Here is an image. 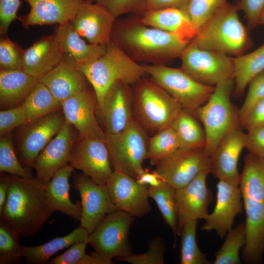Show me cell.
<instances>
[{"label": "cell", "mask_w": 264, "mask_h": 264, "mask_svg": "<svg viewBox=\"0 0 264 264\" xmlns=\"http://www.w3.org/2000/svg\"><path fill=\"white\" fill-rule=\"evenodd\" d=\"M111 41L136 62L147 65L165 64L180 58L190 42L176 35L147 25L139 17L116 19Z\"/></svg>", "instance_id": "obj_1"}, {"label": "cell", "mask_w": 264, "mask_h": 264, "mask_svg": "<svg viewBox=\"0 0 264 264\" xmlns=\"http://www.w3.org/2000/svg\"><path fill=\"white\" fill-rule=\"evenodd\" d=\"M45 185L35 177L10 176L9 187L0 219L20 236L35 235L54 212Z\"/></svg>", "instance_id": "obj_2"}, {"label": "cell", "mask_w": 264, "mask_h": 264, "mask_svg": "<svg viewBox=\"0 0 264 264\" xmlns=\"http://www.w3.org/2000/svg\"><path fill=\"white\" fill-rule=\"evenodd\" d=\"M77 66L92 86L97 106L115 83L120 82L132 87L147 76L144 65L133 60L112 41L106 45L102 55Z\"/></svg>", "instance_id": "obj_3"}, {"label": "cell", "mask_w": 264, "mask_h": 264, "mask_svg": "<svg viewBox=\"0 0 264 264\" xmlns=\"http://www.w3.org/2000/svg\"><path fill=\"white\" fill-rule=\"evenodd\" d=\"M239 10L237 5L228 3L198 30L191 41L203 49L236 57L242 55L250 41Z\"/></svg>", "instance_id": "obj_4"}, {"label": "cell", "mask_w": 264, "mask_h": 264, "mask_svg": "<svg viewBox=\"0 0 264 264\" xmlns=\"http://www.w3.org/2000/svg\"><path fill=\"white\" fill-rule=\"evenodd\" d=\"M234 88V80L219 84L206 102L194 112L205 131L204 152L208 157L225 135L242 127L239 110L231 101Z\"/></svg>", "instance_id": "obj_5"}, {"label": "cell", "mask_w": 264, "mask_h": 264, "mask_svg": "<svg viewBox=\"0 0 264 264\" xmlns=\"http://www.w3.org/2000/svg\"><path fill=\"white\" fill-rule=\"evenodd\" d=\"M147 76L133 86L134 119L154 134L171 126L182 109L180 104Z\"/></svg>", "instance_id": "obj_6"}, {"label": "cell", "mask_w": 264, "mask_h": 264, "mask_svg": "<svg viewBox=\"0 0 264 264\" xmlns=\"http://www.w3.org/2000/svg\"><path fill=\"white\" fill-rule=\"evenodd\" d=\"M148 139L147 132L135 119L118 133H106L105 140L113 171L136 178L144 170Z\"/></svg>", "instance_id": "obj_7"}, {"label": "cell", "mask_w": 264, "mask_h": 264, "mask_svg": "<svg viewBox=\"0 0 264 264\" xmlns=\"http://www.w3.org/2000/svg\"><path fill=\"white\" fill-rule=\"evenodd\" d=\"M143 65L147 76L173 97L183 109L193 113L206 102L215 88L197 82L181 68L165 64Z\"/></svg>", "instance_id": "obj_8"}, {"label": "cell", "mask_w": 264, "mask_h": 264, "mask_svg": "<svg viewBox=\"0 0 264 264\" xmlns=\"http://www.w3.org/2000/svg\"><path fill=\"white\" fill-rule=\"evenodd\" d=\"M180 68L197 82L215 87L235 78L234 58L200 48L191 41L180 57Z\"/></svg>", "instance_id": "obj_9"}, {"label": "cell", "mask_w": 264, "mask_h": 264, "mask_svg": "<svg viewBox=\"0 0 264 264\" xmlns=\"http://www.w3.org/2000/svg\"><path fill=\"white\" fill-rule=\"evenodd\" d=\"M134 217L120 210L107 215L88 238L89 244L98 255L112 260L131 254L128 236Z\"/></svg>", "instance_id": "obj_10"}, {"label": "cell", "mask_w": 264, "mask_h": 264, "mask_svg": "<svg viewBox=\"0 0 264 264\" xmlns=\"http://www.w3.org/2000/svg\"><path fill=\"white\" fill-rule=\"evenodd\" d=\"M68 164L102 186L113 172L105 140L96 137L78 138Z\"/></svg>", "instance_id": "obj_11"}, {"label": "cell", "mask_w": 264, "mask_h": 264, "mask_svg": "<svg viewBox=\"0 0 264 264\" xmlns=\"http://www.w3.org/2000/svg\"><path fill=\"white\" fill-rule=\"evenodd\" d=\"M72 178L73 188L78 191L81 198L80 226L90 234L107 215L118 209L106 186L97 184L83 173L74 174Z\"/></svg>", "instance_id": "obj_12"}, {"label": "cell", "mask_w": 264, "mask_h": 264, "mask_svg": "<svg viewBox=\"0 0 264 264\" xmlns=\"http://www.w3.org/2000/svg\"><path fill=\"white\" fill-rule=\"evenodd\" d=\"M155 166L154 171L166 183L176 190L187 185L201 172H209V157L202 150L180 148Z\"/></svg>", "instance_id": "obj_13"}, {"label": "cell", "mask_w": 264, "mask_h": 264, "mask_svg": "<svg viewBox=\"0 0 264 264\" xmlns=\"http://www.w3.org/2000/svg\"><path fill=\"white\" fill-rule=\"evenodd\" d=\"M243 204L239 185L219 180L217 184L216 203L201 227L202 231H215L220 238L233 227L236 217L242 213Z\"/></svg>", "instance_id": "obj_14"}, {"label": "cell", "mask_w": 264, "mask_h": 264, "mask_svg": "<svg viewBox=\"0 0 264 264\" xmlns=\"http://www.w3.org/2000/svg\"><path fill=\"white\" fill-rule=\"evenodd\" d=\"M132 87L120 82L115 83L97 106L106 133H118L134 119L133 93Z\"/></svg>", "instance_id": "obj_15"}, {"label": "cell", "mask_w": 264, "mask_h": 264, "mask_svg": "<svg viewBox=\"0 0 264 264\" xmlns=\"http://www.w3.org/2000/svg\"><path fill=\"white\" fill-rule=\"evenodd\" d=\"M106 186L118 210L134 217L144 216L151 211L149 187L139 183L135 178L113 171Z\"/></svg>", "instance_id": "obj_16"}, {"label": "cell", "mask_w": 264, "mask_h": 264, "mask_svg": "<svg viewBox=\"0 0 264 264\" xmlns=\"http://www.w3.org/2000/svg\"><path fill=\"white\" fill-rule=\"evenodd\" d=\"M65 121L78 132V138L93 137L105 140V132L96 118L97 103L94 92L88 88L61 103Z\"/></svg>", "instance_id": "obj_17"}, {"label": "cell", "mask_w": 264, "mask_h": 264, "mask_svg": "<svg viewBox=\"0 0 264 264\" xmlns=\"http://www.w3.org/2000/svg\"><path fill=\"white\" fill-rule=\"evenodd\" d=\"M116 19L103 7L85 1L69 22L72 28L88 43L107 45L111 41Z\"/></svg>", "instance_id": "obj_18"}, {"label": "cell", "mask_w": 264, "mask_h": 264, "mask_svg": "<svg viewBox=\"0 0 264 264\" xmlns=\"http://www.w3.org/2000/svg\"><path fill=\"white\" fill-rule=\"evenodd\" d=\"M73 128L65 121L60 132L36 158L33 165L35 177L43 184L46 185L58 170L68 164L76 140Z\"/></svg>", "instance_id": "obj_19"}, {"label": "cell", "mask_w": 264, "mask_h": 264, "mask_svg": "<svg viewBox=\"0 0 264 264\" xmlns=\"http://www.w3.org/2000/svg\"><path fill=\"white\" fill-rule=\"evenodd\" d=\"M242 198L246 232L242 261L246 264H260L264 255V193L243 195Z\"/></svg>", "instance_id": "obj_20"}, {"label": "cell", "mask_w": 264, "mask_h": 264, "mask_svg": "<svg viewBox=\"0 0 264 264\" xmlns=\"http://www.w3.org/2000/svg\"><path fill=\"white\" fill-rule=\"evenodd\" d=\"M246 133L241 128L232 131L220 141L209 156V172L219 180L239 185L238 161L245 148Z\"/></svg>", "instance_id": "obj_21"}, {"label": "cell", "mask_w": 264, "mask_h": 264, "mask_svg": "<svg viewBox=\"0 0 264 264\" xmlns=\"http://www.w3.org/2000/svg\"><path fill=\"white\" fill-rule=\"evenodd\" d=\"M209 174L207 171L201 172L187 185L175 190L180 234L185 222L204 220L209 214L208 207L213 200L212 192L207 185Z\"/></svg>", "instance_id": "obj_22"}, {"label": "cell", "mask_w": 264, "mask_h": 264, "mask_svg": "<svg viewBox=\"0 0 264 264\" xmlns=\"http://www.w3.org/2000/svg\"><path fill=\"white\" fill-rule=\"evenodd\" d=\"M65 123L64 114L55 111L29 123L19 145L22 161L33 167L37 156L60 132Z\"/></svg>", "instance_id": "obj_23"}, {"label": "cell", "mask_w": 264, "mask_h": 264, "mask_svg": "<svg viewBox=\"0 0 264 264\" xmlns=\"http://www.w3.org/2000/svg\"><path fill=\"white\" fill-rule=\"evenodd\" d=\"M30 6L26 15L19 17L26 29L30 26L61 24L70 22L86 0H24Z\"/></svg>", "instance_id": "obj_24"}, {"label": "cell", "mask_w": 264, "mask_h": 264, "mask_svg": "<svg viewBox=\"0 0 264 264\" xmlns=\"http://www.w3.org/2000/svg\"><path fill=\"white\" fill-rule=\"evenodd\" d=\"M39 81L61 103L87 88L88 82L74 60L67 54H65L62 61L42 76Z\"/></svg>", "instance_id": "obj_25"}, {"label": "cell", "mask_w": 264, "mask_h": 264, "mask_svg": "<svg viewBox=\"0 0 264 264\" xmlns=\"http://www.w3.org/2000/svg\"><path fill=\"white\" fill-rule=\"evenodd\" d=\"M64 55L55 33L43 36L23 50L22 68L28 74L41 78L56 67Z\"/></svg>", "instance_id": "obj_26"}, {"label": "cell", "mask_w": 264, "mask_h": 264, "mask_svg": "<svg viewBox=\"0 0 264 264\" xmlns=\"http://www.w3.org/2000/svg\"><path fill=\"white\" fill-rule=\"evenodd\" d=\"M139 17L144 24L176 35L191 42L197 31L184 9L166 7L147 10Z\"/></svg>", "instance_id": "obj_27"}, {"label": "cell", "mask_w": 264, "mask_h": 264, "mask_svg": "<svg viewBox=\"0 0 264 264\" xmlns=\"http://www.w3.org/2000/svg\"><path fill=\"white\" fill-rule=\"evenodd\" d=\"M64 54L69 55L77 66L87 65L102 55L106 45L87 43L69 22L59 24L55 33Z\"/></svg>", "instance_id": "obj_28"}, {"label": "cell", "mask_w": 264, "mask_h": 264, "mask_svg": "<svg viewBox=\"0 0 264 264\" xmlns=\"http://www.w3.org/2000/svg\"><path fill=\"white\" fill-rule=\"evenodd\" d=\"M74 169L69 164L58 170L45 185L50 202L55 211H59L80 220L82 215L81 203L72 202L69 197V177Z\"/></svg>", "instance_id": "obj_29"}, {"label": "cell", "mask_w": 264, "mask_h": 264, "mask_svg": "<svg viewBox=\"0 0 264 264\" xmlns=\"http://www.w3.org/2000/svg\"><path fill=\"white\" fill-rule=\"evenodd\" d=\"M40 79L28 74L23 69L0 70V106L15 107L22 103Z\"/></svg>", "instance_id": "obj_30"}, {"label": "cell", "mask_w": 264, "mask_h": 264, "mask_svg": "<svg viewBox=\"0 0 264 264\" xmlns=\"http://www.w3.org/2000/svg\"><path fill=\"white\" fill-rule=\"evenodd\" d=\"M89 236V233L80 226L69 234L56 237L44 244L33 246L22 245L23 257L29 264H46L53 255L65 248L81 242L88 243Z\"/></svg>", "instance_id": "obj_31"}, {"label": "cell", "mask_w": 264, "mask_h": 264, "mask_svg": "<svg viewBox=\"0 0 264 264\" xmlns=\"http://www.w3.org/2000/svg\"><path fill=\"white\" fill-rule=\"evenodd\" d=\"M171 126L177 136L181 148L204 151L206 145L205 131L194 113L182 109Z\"/></svg>", "instance_id": "obj_32"}, {"label": "cell", "mask_w": 264, "mask_h": 264, "mask_svg": "<svg viewBox=\"0 0 264 264\" xmlns=\"http://www.w3.org/2000/svg\"><path fill=\"white\" fill-rule=\"evenodd\" d=\"M234 92L242 95L250 81L264 70V44L254 51L234 58Z\"/></svg>", "instance_id": "obj_33"}, {"label": "cell", "mask_w": 264, "mask_h": 264, "mask_svg": "<svg viewBox=\"0 0 264 264\" xmlns=\"http://www.w3.org/2000/svg\"><path fill=\"white\" fill-rule=\"evenodd\" d=\"M29 123L61 108V102L40 81L21 104Z\"/></svg>", "instance_id": "obj_34"}, {"label": "cell", "mask_w": 264, "mask_h": 264, "mask_svg": "<svg viewBox=\"0 0 264 264\" xmlns=\"http://www.w3.org/2000/svg\"><path fill=\"white\" fill-rule=\"evenodd\" d=\"M149 196L156 203L165 223L176 235H180L175 189L166 182L157 187H149Z\"/></svg>", "instance_id": "obj_35"}, {"label": "cell", "mask_w": 264, "mask_h": 264, "mask_svg": "<svg viewBox=\"0 0 264 264\" xmlns=\"http://www.w3.org/2000/svg\"><path fill=\"white\" fill-rule=\"evenodd\" d=\"M246 242L245 222L232 227L225 236L220 249L215 254L214 264H240V252Z\"/></svg>", "instance_id": "obj_36"}, {"label": "cell", "mask_w": 264, "mask_h": 264, "mask_svg": "<svg viewBox=\"0 0 264 264\" xmlns=\"http://www.w3.org/2000/svg\"><path fill=\"white\" fill-rule=\"evenodd\" d=\"M180 148L177 136L171 126L149 138L147 159L151 164L157 163L173 154Z\"/></svg>", "instance_id": "obj_37"}, {"label": "cell", "mask_w": 264, "mask_h": 264, "mask_svg": "<svg viewBox=\"0 0 264 264\" xmlns=\"http://www.w3.org/2000/svg\"><path fill=\"white\" fill-rule=\"evenodd\" d=\"M198 220L187 221L180 229V262L181 264H210L206 254L199 248L196 240Z\"/></svg>", "instance_id": "obj_38"}, {"label": "cell", "mask_w": 264, "mask_h": 264, "mask_svg": "<svg viewBox=\"0 0 264 264\" xmlns=\"http://www.w3.org/2000/svg\"><path fill=\"white\" fill-rule=\"evenodd\" d=\"M18 232L0 219V264L19 263L22 259Z\"/></svg>", "instance_id": "obj_39"}, {"label": "cell", "mask_w": 264, "mask_h": 264, "mask_svg": "<svg viewBox=\"0 0 264 264\" xmlns=\"http://www.w3.org/2000/svg\"><path fill=\"white\" fill-rule=\"evenodd\" d=\"M0 171L23 178L33 177L30 171L23 168L18 159L10 132L0 137Z\"/></svg>", "instance_id": "obj_40"}, {"label": "cell", "mask_w": 264, "mask_h": 264, "mask_svg": "<svg viewBox=\"0 0 264 264\" xmlns=\"http://www.w3.org/2000/svg\"><path fill=\"white\" fill-rule=\"evenodd\" d=\"M227 3V0H190L184 9L197 32L207 20Z\"/></svg>", "instance_id": "obj_41"}, {"label": "cell", "mask_w": 264, "mask_h": 264, "mask_svg": "<svg viewBox=\"0 0 264 264\" xmlns=\"http://www.w3.org/2000/svg\"><path fill=\"white\" fill-rule=\"evenodd\" d=\"M166 245L159 237L153 238L148 243V250L142 254L132 253L125 257L117 259L119 261L132 264H164Z\"/></svg>", "instance_id": "obj_42"}, {"label": "cell", "mask_w": 264, "mask_h": 264, "mask_svg": "<svg viewBox=\"0 0 264 264\" xmlns=\"http://www.w3.org/2000/svg\"><path fill=\"white\" fill-rule=\"evenodd\" d=\"M24 49L6 36L0 40V70H16L22 68V59Z\"/></svg>", "instance_id": "obj_43"}, {"label": "cell", "mask_w": 264, "mask_h": 264, "mask_svg": "<svg viewBox=\"0 0 264 264\" xmlns=\"http://www.w3.org/2000/svg\"><path fill=\"white\" fill-rule=\"evenodd\" d=\"M105 8L116 20L129 13L143 12L146 0H94Z\"/></svg>", "instance_id": "obj_44"}, {"label": "cell", "mask_w": 264, "mask_h": 264, "mask_svg": "<svg viewBox=\"0 0 264 264\" xmlns=\"http://www.w3.org/2000/svg\"><path fill=\"white\" fill-rule=\"evenodd\" d=\"M248 87L246 97L239 109L241 123L251 106L264 98V70L256 75L250 81Z\"/></svg>", "instance_id": "obj_45"}, {"label": "cell", "mask_w": 264, "mask_h": 264, "mask_svg": "<svg viewBox=\"0 0 264 264\" xmlns=\"http://www.w3.org/2000/svg\"><path fill=\"white\" fill-rule=\"evenodd\" d=\"M29 123L21 104L0 111V136L10 132L17 127Z\"/></svg>", "instance_id": "obj_46"}, {"label": "cell", "mask_w": 264, "mask_h": 264, "mask_svg": "<svg viewBox=\"0 0 264 264\" xmlns=\"http://www.w3.org/2000/svg\"><path fill=\"white\" fill-rule=\"evenodd\" d=\"M21 5L20 0H0V33L6 36L11 23L16 19Z\"/></svg>", "instance_id": "obj_47"}, {"label": "cell", "mask_w": 264, "mask_h": 264, "mask_svg": "<svg viewBox=\"0 0 264 264\" xmlns=\"http://www.w3.org/2000/svg\"><path fill=\"white\" fill-rule=\"evenodd\" d=\"M88 242H81L73 244L63 254L51 259L49 264H80L86 255V248Z\"/></svg>", "instance_id": "obj_48"}, {"label": "cell", "mask_w": 264, "mask_h": 264, "mask_svg": "<svg viewBox=\"0 0 264 264\" xmlns=\"http://www.w3.org/2000/svg\"><path fill=\"white\" fill-rule=\"evenodd\" d=\"M245 148L248 153L264 160V126L247 131Z\"/></svg>", "instance_id": "obj_49"}, {"label": "cell", "mask_w": 264, "mask_h": 264, "mask_svg": "<svg viewBox=\"0 0 264 264\" xmlns=\"http://www.w3.org/2000/svg\"><path fill=\"white\" fill-rule=\"evenodd\" d=\"M237 6L244 12L249 29L258 25L260 15L264 8V0H240Z\"/></svg>", "instance_id": "obj_50"}, {"label": "cell", "mask_w": 264, "mask_h": 264, "mask_svg": "<svg viewBox=\"0 0 264 264\" xmlns=\"http://www.w3.org/2000/svg\"><path fill=\"white\" fill-rule=\"evenodd\" d=\"M241 125L247 131L264 126V98L251 106L242 120Z\"/></svg>", "instance_id": "obj_51"}, {"label": "cell", "mask_w": 264, "mask_h": 264, "mask_svg": "<svg viewBox=\"0 0 264 264\" xmlns=\"http://www.w3.org/2000/svg\"><path fill=\"white\" fill-rule=\"evenodd\" d=\"M190 0H146L144 11L166 7L184 9Z\"/></svg>", "instance_id": "obj_52"}, {"label": "cell", "mask_w": 264, "mask_h": 264, "mask_svg": "<svg viewBox=\"0 0 264 264\" xmlns=\"http://www.w3.org/2000/svg\"><path fill=\"white\" fill-rule=\"evenodd\" d=\"M140 184L148 187H157L165 182L154 170L151 172L144 170L135 178Z\"/></svg>", "instance_id": "obj_53"}, {"label": "cell", "mask_w": 264, "mask_h": 264, "mask_svg": "<svg viewBox=\"0 0 264 264\" xmlns=\"http://www.w3.org/2000/svg\"><path fill=\"white\" fill-rule=\"evenodd\" d=\"M10 176L1 175L0 178V212L6 199L9 187Z\"/></svg>", "instance_id": "obj_54"}, {"label": "cell", "mask_w": 264, "mask_h": 264, "mask_svg": "<svg viewBox=\"0 0 264 264\" xmlns=\"http://www.w3.org/2000/svg\"><path fill=\"white\" fill-rule=\"evenodd\" d=\"M113 264L112 260H108L92 252L90 255L84 256L80 262V264Z\"/></svg>", "instance_id": "obj_55"}, {"label": "cell", "mask_w": 264, "mask_h": 264, "mask_svg": "<svg viewBox=\"0 0 264 264\" xmlns=\"http://www.w3.org/2000/svg\"><path fill=\"white\" fill-rule=\"evenodd\" d=\"M258 25H264V8L262 10L260 15V17L258 20Z\"/></svg>", "instance_id": "obj_56"}, {"label": "cell", "mask_w": 264, "mask_h": 264, "mask_svg": "<svg viewBox=\"0 0 264 264\" xmlns=\"http://www.w3.org/2000/svg\"><path fill=\"white\" fill-rule=\"evenodd\" d=\"M87 1H93L94 0H86Z\"/></svg>", "instance_id": "obj_57"}]
</instances>
